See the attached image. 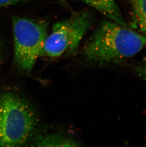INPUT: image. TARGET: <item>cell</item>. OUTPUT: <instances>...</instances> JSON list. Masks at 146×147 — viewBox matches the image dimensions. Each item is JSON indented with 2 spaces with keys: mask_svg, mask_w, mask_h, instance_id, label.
Segmentation results:
<instances>
[{
  "mask_svg": "<svg viewBox=\"0 0 146 147\" xmlns=\"http://www.w3.org/2000/svg\"><path fill=\"white\" fill-rule=\"evenodd\" d=\"M146 46V35L116 22H103L91 36L84 48L87 60L110 63L129 58Z\"/></svg>",
  "mask_w": 146,
  "mask_h": 147,
  "instance_id": "6da1fadb",
  "label": "cell"
},
{
  "mask_svg": "<svg viewBox=\"0 0 146 147\" xmlns=\"http://www.w3.org/2000/svg\"><path fill=\"white\" fill-rule=\"evenodd\" d=\"M37 125L36 114L26 102L11 92L0 93V147L23 146Z\"/></svg>",
  "mask_w": 146,
  "mask_h": 147,
  "instance_id": "7a4b0ae2",
  "label": "cell"
},
{
  "mask_svg": "<svg viewBox=\"0 0 146 147\" xmlns=\"http://www.w3.org/2000/svg\"><path fill=\"white\" fill-rule=\"evenodd\" d=\"M13 26L15 62L21 70L30 72L39 56L42 55L48 35L47 24L16 16L13 18Z\"/></svg>",
  "mask_w": 146,
  "mask_h": 147,
  "instance_id": "3957f363",
  "label": "cell"
},
{
  "mask_svg": "<svg viewBox=\"0 0 146 147\" xmlns=\"http://www.w3.org/2000/svg\"><path fill=\"white\" fill-rule=\"evenodd\" d=\"M93 22L92 14L83 11L57 22L46 38L42 54L56 58L66 52H75Z\"/></svg>",
  "mask_w": 146,
  "mask_h": 147,
  "instance_id": "277c9868",
  "label": "cell"
},
{
  "mask_svg": "<svg viewBox=\"0 0 146 147\" xmlns=\"http://www.w3.org/2000/svg\"><path fill=\"white\" fill-rule=\"evenodd\" d=\"M94 8L111 21L127 27V24L115 0H80Z\"/></svg>",
  "mask_w": 146,
  "mask_h": 147,
  "instance_id": "5b68a950",
  "label": "cell"
},
{
  "mask_svg": "<svg viewBox=\"0 0 146 147\" xmlns=\"http://www.w3.org/2000/svg\"><path fill=\"white\" fill-rule=\"evenodd\" d=\"M34 146L43 147H75L77 142L71 139L57 134L44 135L38 137Z\"/></svg>",
  "mask_w": 146,
  "mask_h": 147,
  "instance_id": "8992f818",
  "label": "cell"
},
{
  "mask_svg": "<svg viewBox=\"0 0 146 147\" xmlns=\"http://www.w3.org/2000/svg\"><path fill=\"white\" fill-rule=\"evenodd\" d=\"M134 23L146 35V0H131Z\"/></svg>",
  "mask_w": 146,
  "mask_h": 147,
  "instance_id": "52a82bcc",
  "label": "cell"
},
{
  "mask_svg": "<svg viewBox=\"0 0 146 147\" xmlns=\"http://www.w3.org/2000/svg\"><path fill=\"white\" fill-rule=\"evenodd\" d=\"M137 74L146 82V63L139 64L135 67Z\"/></svg>",
  "mask_w": 146,
  "mask_h": 147,
  "instance_id": "ba28073f",
  "label": "cell"
},
{
  "mask_svg": "<svg viewBox=\"0 0 146 147\" xmlns=\"http://www.w3.org/2000/svg\"><path fill=\"white\" fill-rule=\"evenodd\" d=\"M28 1L29 0H0V7L14 5Z\"/></svg>",
  "mask_w": 146,
  "mask_h": 147,
  "instance_id": "9c48e42d",
  "label": "cell"
},
{
  "mask_svg": "<svg viewBox=\"0 0 146 147\" xmlns=\"http://www.w3.org/2000/svg\"><path fill=\"white\" fill-rule=\"evenodd\" d=\"M3 59V48H2V45H1V42L0 40V65L2 63Z\"/></svg>",
  "mask_w": 146,
  "mask_h": 147,
  "instance_id": "30bf717a",
  "label": "cell"
}]
</instances>
